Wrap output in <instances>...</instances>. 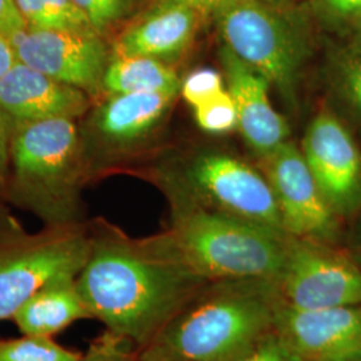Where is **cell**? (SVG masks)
Instances as JSON below:
<instances>
[{
  "label": "cell",
  "instance_id": "obj_16",
  "mask_svg": "<svg viewBox=\"0 0 361 361\" xmlns=\"http://www.w3.org/2000/svg\"><path fill=\"white\" fill-rule=\"evenodd\" d=\"M201 18L188 6L157 0L118 37L111 55L147 56L166 63L189 49Z\"/></svg>",
  "mask_w": 361,
  "mask_h": 361
},
{
  "label": "cell",
  "instance_id": "obj_31",
  "mask_svg": "<svg viewBox=\"0 0 361 361\" xmlns=\"http://www.w3.org/2000/svg\"><path fill=\"white\" fill-rule=\"evenodd\" d=\"M137 361H182L174 355H171L166 349L158 344H150L146 348L141 349L140 357Z\"/></svg>",
  "mask_w": 361,
  "mask_h": 361
},
{
  "label": "cell",
  "instance_id": "obj_24",
  "mask_svg": "<svg viewBox=\"0 0 361 361\" xmlns=\"http://www.w3.org/2000/svg\"><path fill=\"white\" fill-rule=\"evenodd\" d=\"M224 90V78L217 70L200 68L185 78L180 91L183 99L194 109Z\"/></svg>",
  "mask_w": 361,
  "mask_h": 361
},
{
  "label": "cell",
  "instance_id": "obj_11",
  "mask_svg": "<svg viewBox=\"0 0 361 361\" xmlns=\"http://www.w3.org/2000/svg\"><path fill=\"white\" fill-rule=\"evenodd\" d=\"M301 152L336 214H344L356 207L361 195L360 152L335 116L322 111L313 118Z\"/></svg>",
  "mask_w": 361,
  "mask_h": 361
},
{
  "label": "cell",
  "instance_id": "obj_13",
  "mask_svg": "<svg viewBox=\"0 0 361 361\" xmlns=\"http://www.w3.org/2000/svg\"><path fill=\"white\" fill-rule=\"evenodd\" d=\"M174 98L158 92L116 94L90 109L85 125L79 126L85 170L95 155L126 149L147 138L166 116Z\"/></svg>",
  "mask_w": 361,
  "mask_h": 361
},
{
  "label": "cell",
  "instance_id": "obj_26",
  "mask_svg": "<svg viewBox=\"0 0 361 361\" xmlns=\"http://www.w3.org/2000/svg\"><path fill=\"white\" fill-rule=\"evenodd\" d=\"M27 23L15 0H0V32L13 39L26 31Z\"/></svg>",
  "mask_w": 361,
  "mask_h": 361
},
{
  "label": "cell",
  "instance_id": "obj_29",
  "mask_svg": "<svg viewBox=\"0 0 361 361\" xmlns=\"http://www.w3.org/2000/svg\"><path fill=\"white\" fill-rule=\"evenodd\" d=\"M326 10L341 18H360L361 0H322Z\"/></svg>",
  "mask_w": 361,
  "mask_h": 361
},
{
  "label": "cell",
  "instance_id": "obj_20",
  "mask_svg": "<svg viewBox=\"0 0 361 361\" xmlns=\"http://www.w3.org/2000/svg\"><path fill=\"white\" fill-rule=\"evenodd\" d=\"M82 353L65 348L51 337L27 336L0 341V361H79Z\"/></svg>",
  "mask_w": 361,
  "mask_h": 361
},
{
  "label": "cell",
  "instance_id": "obj_1",
  "mask_svg": "<svg viewBox=\"0 0 361 361\" xmlns=\"http://www.w3.org/2000/svg\"><path fill=\"white\" fill-rule=\"evenodd\" d=\"M90 252L78 289L92 319L146 348L194 296L210 284L182 268L154 237L131 240L92 222Z\"/></svg>",
  "mask_w": 361,
  "mask_h": 361
},
{
  "label": "cell",
  "instance_id": "obj_9",
  "mask_svg": "<svg viewBox=\"0 0 361 361\" xmlns=\"http://www.w3.org/2000/svg\"><path fill=\"white\" fill-rule=\"evenodd\" d=\"M189 180L214 210L285 233L269 180L243 161L204 155L189 170Z\"/></svg>",
  "mask_w": 361,
  "mask_h": 361
},
{
  "label": "cell",
  "instance_id": "obj_22",
  "mask_svg": "<svg viewBox=\"0 0 361 361\" xmlns=\"http://www.w3.org/2000/svg\"><path fill=\"white\" fill-rule=\"evenodd\" d=\"M90 20L92 28L104 37L129 16L135 0H73Z\"/></svg>",
  "mask_w": 361,
  "mask_h": 361
},
{
  "label": "cell",
  "instance_id": "obj_5",
  "mask_svg": "<svg viewBox=\"0 0 361 361\" xmlns=\"http://www.w3.org/2000/svg\"><path fill=\"white\" fill-rule=\"evenodd\" d=\"M90 252L87 224L46 225L27 232L0 205V322L13 314L39 289L63 277H78Z\"/></svg>",
  "mask_w": 361,
  "mask_h": 361
},
{
  "label": "cell",
  "instance_id": "obj_18",
  "mask_svg": "<svg viewBox=\"0 0 361 361\" xmlns=\"http://www.w3.org/2000/svg\"><path fill=\"white\" fill-rule=\"evenodd\" d=\"M178 75L165 62L147 56H116L106 67L102 91L109 95L133 92H158L177 95Z\"/></svg>",
  "mask_w": 361,
  "mask_h": 361
},
{
  "label": "cell",
  "instance_id": "obj_12",
  "mask_svg": "<svg viewBox=\"0 0 361 361\" xmlns=\"http://www.w3.org/2000/svg\"><path fill=\"white\" fill-rule=\"evenodd\" d=\"M274 331L304 361H361V305L304 310L280 302Z\"/></svg>",
  "mask_w": 361,
  "mask_h": 361
},
{
  "label": "cell",
  "instance_id": "obj_17",
  "mask_svg": "<svg viewBox=\"0 0 361 361\" xmlns=\"http://www.w3.org/2000/svg\"><path fill=\"white\" fill-rule=\"evenodd\" d=\"M83 319L92 316L80 296L77 277H63L43 286L13 317L23 335L38 337H52Z\"/></svg>",
  "mask_w": 361,
  "mask_h": 361
},
{
  "label": "cell",
  "instance_id": "obj_10",
  "mask_svg": "<svg viewBox=\"0 0 361 361\" xmlns=\"http://www.w3.org/2000/svg\"><path fill=\"white\" fill-rule=\"evenodd\" d=\"M18 61L94 99L102 92V79L111 59L104 37L27 28L13 39Z\"/></svg>",
  "mask_w": 361,
  "mask_h": 361
},
{
  "label": "cell",
  "instance_id": "obj_25",
  "mask_svg": "<svg viewBox=\"0 0 361 361\" xmlns=\"http://www.w3.org/2000/svg\"><path fill=\"white\" fill-rule=\"evenodd\" d=\"M231 361H304L273 331L257 344Z\"/></svg>",
  "mask_w": 361,
  "mask_h": 361
},
{
  "label": "cell",
  "instance_id": "obj_32",
  "mask_svg": "<svg viewBox=\"0 0 361 361\" xmlns=\"http://www.w3.org/2000/svg\"><path fill=\"white\" fill-rule=\"evenodd\" d=\"M161 1H171V3L183 4V6L193 8L197 13H201L202 16H205L209 13H214L224 0H161Z\"/></svg>",
  "mask_w": 361,
  "mask_h": 361
},
{
  "label": "cell",
  "instance_id": "obj_19",
  "mask_svg": "<svg viewBox=\"0 0 361 361\" xmlns=\"http://www.w3.org/2000/svg\"><path fill=\"white\" fill-rule=\"evenodd\" d=\"M28 28L98 34L73 0H15ZM99 35V34H98Z\"/></svg>",
  "mask_w": 361,
  "mask_h": 361
},
{
  "label": "cell",
  "instance_id": "obj_6",
  "mask_svg": "<svg viewBox=\"0 0 361 361\" xmlns=\"http://www.w3.org/2000/svg\"><path fill=\"white\" fill-rule=\"evenodd\" d=\"M213 15L222 47L293 102L310 49L297 16L264 0H224Z\"/></svg>",
  "mask_w": 361,
  "mask_h": 361
},
{
  "label": "cell",
  "instance_id": "obj_4",
  "mask_svg": "<svg viewBox=\"0 0 361 361\" xmlns=\"http://www.w3.org/2000/svg\"><path fill=\"white\" fill-rule=\"evenodd\" d=\"M86 180L78 119L11 123L6 201L46 225L82 222Z\"/></svg>",
  "mask_w": 361,
  "mask_h": 361
},
{
  "label": "cell",
  "instance_id": "obj_28",
  "mask_svg": "<svg viewBox=\"0 0 361 361\" xmlns=\"http://www.w3.org/2000/svg\"><path fill=\"white\" fill-rule=\"evenodd\" d=\"M10 135L11 123L8 118L0 109V198L4 200L7 189V176H8V157H10Z\"/></svg>",
  "mask_w": 361,
  "mask_h": 361
},
{
  "label": "cell",
  "instance_id": "obj_8",
  "mask_svg": "<svg viewBox=\"0 0 361 361\" xmlns=\"http://www.w3.org/2000/svg\"><path fill=\"white\" fill-rule=\"evenodd\" d=\"M261 158L264 174L280 207L285 233L323 243L334 240L337 214L324 198L302 152L286 141Z\"/></svg>",
  "mask_w": 361,
  "mask_h": 361
},
{
  "label": "cell",
  "instance_id": "obj_15",
  "mask_svg": "<svg viewBox=\"0 0 361 361\" xmlns=\"http://www.w3.org/2000/svg\"><path fill=\"white\" fill-rule=\"evenodd\" d=\"M221 62L246 143L264 155L286 142L289 129L269 99V82L225 47L221 50Z\"/></svg>",
  "mask_w": 361,
  "mask_h": 361
},
{
  "label": "cell",
  "instance_id": "obj_23",
  "mask_svg": "<svg viewBox=\"0 0 361 361\" xmlns=\"http://www.w3.org/2000/svg\"><path fill=\"white\" fill-rule=\"evenodd\" d=\"M141 349L131 340L106 329L91 341L79 361H137Z\"/></svg>",
  "mask_w": 361,
  "mask_h": 361
},
{
  "label": "cell",
  "instance_id": "obj_30",
  "mask_svg": "<svg viewBox=\"0 0 361 361\" xmlns=\"http://www.w3.org/2000/svg\"><path fill=\"white\" fill-rule=\"evenodd\" d=\"M16 63L18 55L13 40L0 32V80L10 73Z\"/></svg>",
  "mask_w": 361,
  "mask_h": 361
},
{
  "label": "cell",
  "instance_id": "obj_7",
  "mask_svg": "<svg viewBox=\"0 0 361 361\" xmlns=\"http://www.w3.org/2000/svg\"><path fill=\"white\" fill-rule=\"evenodd\" d=\"M273 283L280 302L293 310L361 305L360 265L323 241L290 237Z\"/></svg>",
  "mask_w": 361,
  "mask_h": 361
},
{
  "label": "cell",
  "instance_id": "obj_3",
  "mask_svg": "<svg viewBox=\"0 0 361 361\" xmlns=\"http://www.w3.org/2000/svg\"><path fill=\"white\" fill-rule=\"evenodd\" d=\"M279 304L273 281L210 283L154 343L182 361H231L274 331Z\"/></svg>",
  "mask_w": 361,
  "mask_h": 361
},
{
  "label": "cell",
  "instance_id": "obj_27",
  "mask_svg": "<svg viewBox=\"0 0 361 361\" xmlns=\"http://www.w3.org/2000/svg\"><path fill=\"white\" fill-rule=\"evenodd\" d=\"M344 87L350 101L361 113V58H349L341 67Z\"/></svg>",
  "mask_w": 361,
  "mask_h": 361
},
{
  "label": "cell",
  "instance_id": "obj_2",
  "mask_svg": "<svg viewBox=\"0 0 361 361\" xmlns=\"http://www.w3.org/2000/svg\"><path fill=\"white\" fill-rule=\"evenodd\" d=\"M157 244L182 268L207 283L276 281L290 235L214 209L177 207Z\"/></svg>",
  "mask_w": 361,
  "mask_h": 361
},
{
  "label": "cell",
  "instance_id": "obj_21",
  "mask_svg": "<svg viewBox=\"0 0 361 361\" xmlns=\"http://www.w3.org/2000/svg\"><path fill=\"white\" fill-rule=\"evenodd\" d=\"M194 116L198 126L212 134H224L238 128L235 104L228 90L194 107Z\"/></svg>",
  "mask_w": 361,
  "mask_h": 361
},
{
  "label": "cell",
  "instance_id": "obj_14",
  "mask_svg": "<svg viewBox=\"0 0 361 361\" xmlns=\"http://www.w3.org/2000/svg\"><path fill=\"white\" fill-rule=\"evenodd\" d=\"M92 101L85 91L19 61L0 80V109L10 123L54 118L79 119L89 113Z\"/></svg>",
  "mask_w": 361,
  "mask_h": 361
},
{
  "label": "cell",
  "instance_id": "obj_33",
  "mask_svg": "<svg viewBox=\"0 0 361 361\" xmlns=\"http://www.w3.org/2000/svg\"><path fill=\"white\" fill-rule=\"evenodd\" d=\"M264 1L273 4V6H283L284 7L285 4H288L290 0H264Z\"/></svg>",
  "mask_w": 361,
  "mask_h": 361
}]
</instances>
